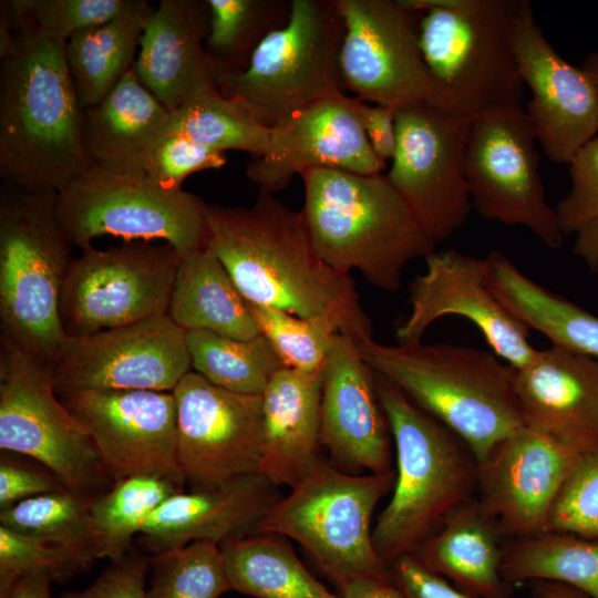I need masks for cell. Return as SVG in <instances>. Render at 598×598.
<instances>
[{
	"instance_id": "1",
	"label": "cell",
	"mask_w": 598,
	"mask_h": 598,
	"mask_svg": "<svg viewBox=\"0 0 598 598\" xmlns=\"http://www.w3.org/2000/svg\"><path fill=\"white\" fill-rule=\"evenodd\" d=\"M205 217L207 247L247 302L329 321L355 343L372 339L351 276L319 256L301 210L259 189L249 207L206 203Z\"/></svg>"
},
{
	"instance_id": "2",
	"label": "cell",
	"mask_w": 598,
	"mask_h": 598,
	"mask_svg": "<svg viewBox=\"0 0 598 598\" xmlns=\"http://www.w3.org/2000/svg\"><path fill=\"white\" fill-rule=\"evenodd\" d=\"M64 49L65 41L28 24L1 60V183L58 193L90 164Z\"/></svg>"
},
{
	"instance_id": "3",
	"label": "cell",
	"mask_w": 598,
	"mask_h": 598,
	"mask_svg": "<svg viewBox=\"0 0 598 598\" xmlns=\"http://www.w3.org/2000/svg\"><path fill=\"white\" fill-rule=\"evenodd\" d=\"M300 176L307 229L333 269L357 270L373 287L395 292L405 266L436 250L386 175L310 168Z\"/></svg>"
},
{
	"instance_id": "4",
	"label": "cell",
	"mask_w": 598,
	"mask_h": 598,
	"mask_svg": "<svg viewBox=\"0 0 598 598\" xmlns=\"http://www.w3.org/2000/svg\"><path fill=\"white\" fill-rule=\"evenodd\" d=\"M374 381L396 450L393 493L372 530L378 554L390 565L474 497L478 462L456 433L394 384L377 373Z\"/></svg>"
},
{
	"instance_id": "5",
	"label": "cell",
	"mask_w": 598,
	"mask_h": 598,
	"mask_svg": "<svg viewBox=\"0 0 598 598\" xmlns=\"http://www.w3.org/2000/svg\"><path fill=\"white\" fill-rule=\"evenodd\" d=\"M370 369L456 433L477 461L524 425L514 368L493 351L451 343H357Z\"/></svg>"
},
{
	"instance_id": "6",
	"label": "cell",
	"mask_w": 598,
	"mask_h": 598,
	"mask_svg": "<svg viewBox=\"0 0 598 598\" xmlns=\"http://www.w3.org/2000/svg\"><path fill=\"white\" fill-rule=\"evenodd\" d=\"M56 192L0 188L1 334L49 365L66 337L61 297L73 259Z\"/></svg>"
},
{
	"instance_id": "7",
	"label": "cell",
	"mask_w": 598,
	"mask_h": 598,
	"mask_svg": "<svg viewBox=\"0 0 598 598\" xmlns=\"http://www.w3.org/2000/svg\"><path fill=\"white\" fill-rule=\"evenodd\" d=\"M395 471L344 472L319 458L258 522L254 534L296 540L338 587L357 578L392 580L371 529L375 506L393 489Z\"/></svg>"
},
{
	"instance_id": "8",
	"label": "cell",
	"mask_w": 598,
	"mask_h": 598,
	"mask_svg": "<svg viewBox=\"0 0 598 598\" xmlns=\"http://www.w3.org/2000/svg\"><path fill=\"white\" fill-rule=\"evenodd\" d=\"M522 0H453L420 13L419 44L456 110L475 117L524 96L513 35Z\"/></svg>"
},
{
	"instance_id": "9",
	"label": "cell",
	"mask_w": 598,
	"mask_h": 598,
	"mask_svg": "<svg viewBox=\"0 0 598 598\" xmlns=\"http://www.w3.org/2000/svg\"><path fill=\"white\" fill-rule=\"evenodd\" d=\"M344 23L336 0H292L288 22L269 33L247 69L216 89L270 128L303 106L342 92Z\"/></svg>"
},
{
	"instance_id": "10",
	"label": "cell",
	"mask_w": 598,
	"mask_h": 598,
	"mask_svg": "<svg viewBox=\"0 0 598 598\" xmlns=\"http://www.w3.org/2000/svg\"><path fill=\"white\" fill-rule=\"evenodd\" d=\"M206 203L186 190L165 192L144 173L90 163L56 193L58 220L81 250L99 237L162 240L181 254L207 247Z\"/></svg>"
},
{
	"instance_id": "11",
	"label": "cell",
	"mask_w": 598,
	"mask_h": 598,
	"mask_svg": "<svg viewBox=\"0 0 598 598\" xmlns=\"http://www.w3.org/2000/svg\"><path fill=\"white\" fill-rule=\"evenodd\" d=\"M0 448L37 461L91 502L114 483L90 435L56 395L48 365L2 336Z\"/></svg>"
},
{
	"instance_id": "12",
	"label": "cell",
	"mask_w": 598,
	"mask_h": 598,
	"mask_svg": "<svg viewBox=\"0 0 598 598\" xmlns=\"http://www.w3.org/2000/svg\"><path fill=\"white\" fill-rule=\"evenodd\" d=\"M182 254L172 245L124 241L73 257L61 297L66 337L124 327L168 312Z\"/></svg>"
},
{
	"instance_id": "13",
	"label": "cell",
	"mask_w": 598,
	"mask_h": 598,
	"mask_svg": "<svg viewBox=\"0 0 598 598\" xmlns=\"http://www.w3.org/2000/svg\"><path fill=\"white\" fill-rule=\"evenodd\" d=\"M534 125L520 104L473 117L464 155L472 204L485 219L527 228L548 248L563 245L546 200Z\"/></svg>"
},
{
	"instance_id": "14",
	"label": "cell",
	"mask_w": 598,
	"mask_h": 598,
	"mask_svg": "<svg viewBox=\"0 0 598 598\" xmlns=\"http://www.w3.org/2000/svg\"><path fill=\"white\" fill-rule=\"evenodd\" d=\"M336 1L344 23L342 90L395 111L419 104L457 111L423 60L415 13L399 0Z\"/></svg>"
},
{
	"instance_id": "15",
	"label": "cell",
	"mask_w": 598,
	"mask_h": 598,
	"mask_svg": "<svg viewBox=\"0 0 598 598\" xmlns=\"http://www.w3.org/2000/svg\"><path fill=\"white\" fill-rule=\"evenodd\" d=\"M472 121L431 104L395 112L396 148L385 175L435 244L462 228L473 207L464 171Z\"/></svg>"
},
{
	"instance_id": "16",
	"label": "cell",
	"mask_w": 598,
	"mask_h": 598,
	"mask_svg": "<svg viewBox=\"0 0 598 598\" xmlns=\"http://www.w3.org/2000/svg\"><path fill=\"white\" fill-rule=\"evenodd\" d=\"M48 369L60 398L87 390L173 392L192 363L186 331L165 315L65 337Z\"/></svg>"
},
{
	"instance_id": "17",
	"label": "cell",
	"mask_w": 598,
	"mask_h": 598,
	"mask_svg": "<svg viewBox=\"0 0 598 598\" xmlns=\"http://www.w3.org/2000/svg\"><path fill=\"white\" fill-rule=\"evenodd\" d=\"M177 462L189 491L218 487L258 473L262 398L218 388L188 372L173 390Z\"/></svg>"
},
{
	"instance_id": "18",
	"label": "cell",
	"mask_w": 598,
	"mask_h": 598,
	"mask_svg": "<svg viewBox=\"0 0 598 598\" xmlns=\"http://www.w3.org/2000/svg\"><path fill=\"white\" fill-rule=\"evenodd\" d=\"M60 400L90 435L113 481L156 475L186 485L177 462L173 392L87 390Z\"/></svg>"
},
{
	"instance_id": "19",
	"label": "cell",
	"mask_w": 598,
	"mask_h": 598,
	"mask_svg": "<svg viewBox=\"0 0 598 598\" xmlns=\"http://www.w3.org/2000/svg\"><path fill=\"white\" fill-rule=\"evenodd\" d=\"M426 268L409 285L410 312L395 330L399 344L422 342L426 330L447 316L462 317L483 334L492 351L514 369L536 354L529 329L493 293L486 281V258L456 249L434 251Z\"/></svg>"
},
{
	"instance_id": "20",
	"label": "cell",
	"mask_w": 598,
	"mask_h": 598,
	"mask_svg": "<svg viewBox=\"0 0 598 598\" xmlns=\"http://www.w3.org/2000/svg\"><path fill=\"white\" fill-rule=\"evenodd\" d=\"M513 44L520 78L532 92L526 104L537 142L555 164L568 165L598 132V91L585 68L566 61L537 24L529 1L522 0Z\"/></svg>"
},
{
	"instance_id": "21",
	"label": "cell",
	"mask_w": 598,
	"mask_h": 598,
	"mask_svg": "<svg viewBox=\"0 0 598 598\" xmlns=\"http://www.w3.org/2000/svg\"><path fill=\"white\" fill-rule=\"evenodd\" d=\"M580 453L523 425L477 461V499L512 539L545 533L550 507Z\"/></svg>"
},
{
	"instance_id": "22",
	"label": "cell",
	"mask_w": 598,
	"mask_h": 598,
	"mask_svg": "<svg viewBox=\"0 0 598 598\" xmlns=\"http://www.w3.org/2000/svg\"><path fill=\"white\" fill-rule=\"evenodd\" d=\"M310 168L380 174L385 164L373 153L357 112V99L343 92L312 102L270 127L266 155L245 173L259 189L277 193Z\"/></svg>"
},
{
	"instance_id": "23",
	"label": "cell",
	"mask_w": 598,
	"mask_h": 598,
	"mask_svg": "<svg viewBox=\"0 0 598 598\" xmlns=\"http://www.w3.org/2000/svg\"><path fill=\"white\" fill-rule=\"evenodd\" d=\"M320 444L336 466L359 474L392 471V434L374 372L357 343L336 334L322 368Z\"/></svg>"
},
{
	"instance_id": "24",
	"label": "cell",
	"mask_w": 598,
	"mask_h": 598,
	"mask_svg": "<svg viewBox=\"0 0 598 598\" xmlns=\"http://www.w3.org/2000/svg\"><path fill=\"white\" fill-rule=\"evenodd\" d=\"M524 425L578 451L598 444V361L553 346L514 369Z\"/></svg>"
},
{
	"instance_id": "25",
	"label": "cell",
	"mask_w": 598,
	"mask_h": 598,
	"mask_svg": "<svg viewBox=\"0 0 598 598\" xmlns=\"http://www.w3.org/2000/svg\"><path fill=\"white\" fill-rule=\"evenodd\" d=\"M208 24L207 0H161L145 20L132 70L169 112L216 87L205 50Z\"/></svg>"
},
{
	"instance_id": "26",
	"label": "cell",
	"mask_w": 598,
	"mask_h": 598,
	"mask_svg": "<svg viewBox=\"0 0 598 598\" xmlns=\"http://www.w3.org/2000/svg\"><path fill=\"white\" fill-rule=\"evenodd\" d=\"M276 485L259 473L215 488L179 492L166 499L136 536L152 554L197 540L221 544L254 534L280 499Z\"/></svg>"
},
{
	"instance_id": "27",
	"label": "cell",
	"mask_w": 598,
	"mask_h": 598,
	"mask_svg": "<svg viewBox=\"0 0 598 598\" xmlns=\"http://www.w3.org/2000/svg\"><path fill=\"white\" fill-rule=\"evenodd\" d=\"M322 369H280L262 398V455L258 473L274 485L295 486L320 458Z\"/></svg>"
},
{
	"instance_id": "28",
	"label": "cell",
	"mask_w": 598,
	"mask_h": 598,
	"mask_svg": "<svg viewBox=\"0 0 598 598\" xmlns=\"http://www.w3.org/2000/svg\"><path fill=\"white\" fill-rule=\"evenodd\" d=\"M171 115L128 71L102 100L83 109L82 142L90 163L144 173L167 133Z\"/></svg>"
},
{
	"instance_id": "29",
	"label": "cell",
	"mask_w": 598,
	"mask_h": 598,
	"mask_svg": "<svg viewBox=\"0 0 598 598\" xmlns=\"http://www.w3.org/2000/svg\"><path fill=\"white\" fill-rule=\"evenodd\" d=\"M504 537L498 523L472 497L410 555L476 598H512L501 570Z\"/></svg>"
},
{
	"instance_id": "30",
	"label": "cell",
	"mask_w": 598,
	"mask_h": 598,
	"mask_svg": "<svg viewBox=\"0 0 598 598\" xmlns=\"http://www.w3.org/2000/svg\"><path fill=\"white\" fill-rule=\"evenodd\" d=\"M167 316L185 331L244 340L260 334L247 300L208 247L182 254Z\"/></svg>"
},
{
	"instance_id": "31",
	"label": "cell",
	"mask_w": 598,
	"mask_h": 598,
	"mask_svg": "<svg viewBox=\"0 0 598 598\" xmlns=\"http://www.w3.org/2000/svg\"><path fill=\"white\" fill-rule=\"evenodd\" d=\"M486 260L488 287L517 319L553 346L598 361V316L538 285L501 251Z\"/></svg>"
},
{
	"instance_id": "32",
	"label": "cell",
	"mask_w": 598,
	"mask_h": 598,
	"mask_svg": "<svg viewBox=\"0 0 598 598\" xmlns=\"http://www.w3.org/2000/svg\"><path fill=\"white\" fill-rule=\"evenodd\" d=\"M154 8L138 0L114 19L65 41L66 65L83 109L96 104L132 70L145 20Z\"/></svg>"
},
{
	"instance_id": "33",
	"label": "cell",
	"mask_w": 598,
	"mask_h": 598,
	"mask_svg": "<svg viewBox=\"0 0 598 598\" xmlns=\"http://www.w3.org/2000/svg\"><path fill=\"white\" fill-rule=\"evenodd\" d=\"M220 549L233 590L256 598H340L308 571L286 537L249 535Z\"/></svg>"
},
{
	"instance_id": "34",
	"label": "cell",
	"mask_w": 598,
	"mask_h": 598,
	"mask_svg": "<svg viewBox=\"0 0 598 598\" xmlns=\"http://www.w3.org/2000/svg\"><path fill=\"white\" fill-rule=\"evenodd\" d=\"M502 575L511 585L553 581L598 598V540L561 532L505 543Z\"/></svg>"
},
{
	"instance_id": "35",
	"label": "cell",
	"mask_w": 598,
	"mask_h": 598,
	"mask_svg": "<svg viewBox=\"0 0 598 598\" xmlns=\"http://www.w3.org/2000/svg\"><path fill=\"white\" fill-rule=\"evenodd\" d=\"M207 4L205 50L218 79L247 69L261 41L288 22L292 0H207Z\"/></svg>"
},
{
	"instance_id": "36",
	"label": "cell",
	"mask_w": 598,
	"mask_h": 598,
	"mask_svg": "<svg viewBox=\"0 0 598 598\" xmlns=\"http://www.w3.org/2000/svg\"><path fill=\"white\" fill-rule=\"evenodd\" d=\"M192 371L224 390L261 395L285 364L261 334L236 339L212 331H186Z\"/></svg>"
},
{
	"instance_id": "37",
	"label": "cell",
	"mask_w": 598,
	"mask_h": 598,
	"mask_svg": "<svg viewBox=\"0 0 598 598\" xmlns=\"http://www.w3.org/2000/svg\"><path fill=\"white\" fill-rule=\"evenodd\" d=\"M168 134L185 136L223 153L247 152L254 158L266 155L270 143V128L216 87L200 92L172 112Z\"/></svg>"
},
{
	"instance_id": "38",
	"label": "cell",
	"mask_w": 598,
	"mask_h": 598,
	"mask_svg": "<svg viewBox=\"0 0 598 598\" xmlns=\"http://www.w3.org/2000/svg\"><path fill=\"white\" fill-rule=\"evenodd\" d=\"M90 503L69 491L42 494L1 509L0 526L62 546L92 565L104 554Z\"/></svg>"
},
{
	"instance_id": "39",
	"label": "cell",
	"mask_w": 598,
	"mask_h": 598,
	"mask_svg": "<svg viewBox=\"0 0 598 598\" xmlns=\"http://www.w3.org/2000/svg\"><path fill=\"white\" fill-rule=\"evenodd\" d=\"M184 485L156 475H133L114 481L111 488L90 503L91 517L104 558L130 550L145 522Z\"/></svg>"
},
{
	"instance_id": "40",
	"label": "cell",
	"mask_w": 598,
	"mask_h": 598,
	"mask_svg": "<svg viewBox=\"0 0 598 598\" xmlns=\"http://www.w3.org/2000/svg\"><path fill=\"white\" fill-rule=\"evenodd\" d=\"M146 598H219L233 590L220 545L197 540L151 557Z\"/></svg>"
},
{
	"instance_id": "41",
	"label": "cell",
	"mask_w": 598,
	"mask_h": 598,
	"mask_svg": "<svg viewBox=\"0 0 598 598\" xmlns=\"http://www.w3.org/2000/svg\"><path fill=\"white\" fill-rule=\"evenodd\" d=\"M259 330L285 367L315 372L323 368L338 329L322 319L302 318L283 310L249 303Z\"/></svg>"
},
{
	"instance_id": "42",
	"label": "cell",
	"mask_w": 598,
	"mask_h": 598,
	"mask_svg": "<svg viewBox=\"0 0 598 598\" xmlns=\"http://www.w3.org/2000/svg\"><path fill=\"white\" fill-rule=\"evenodd\" d=\"M90 566L62 546L0 526V598H9L16 582L30 573L45 571L63 581Z\"/></svg>"
},
{
	"instance_id": "43",
	"label": "cell",
	"mask_w": 598,
	"mask_h": 598,
	"mask_svg": "<svg viewBox=\"0 0 598 598\" xmlns=\"http://www.w3.org/2000/svg\"><path fill=\"white\" fill-rule=\"evenodd\" d=\"M546 532L598 539V444L573 465L550 507Z\"/></svg>"
},
{
	"instance_id": "44",
	"label": "cell",
	"mask_w": 598,
	"mask_h": 598,
	"mask_svg": "<svg viewBox=\"0 0 598 598\" xmlns=\"http://www.w3.org/2000/svg\"><path fill=\"white\" fill-rule=\"evenodd\" d=\"M138 0H12L24 20L41 33L66 41L132 9Z\"/></svg>"
},
{
	"instance_id": "45",
	"label": "cell",
	"mask_w": 598,
	"mask_h": 598,
	"mask_svg": "<svg viewBox=\"0 0 598 598\" xmlns=\"http://www.w3.org/2000/svg\"><path fill=\"white\" fill-rule=\"evenodd\" d=\"M225 153L200 145L185 136L166 135L150 156L144 175L156 187L177 193L184 181L204 169L225 166Z\"/></svg>"
},
{
	"instance_id": "46",
	"label": "cell",
	"mask_w": 598,
	"mask_h": 598,
	"mask_svg": "<svg viewBox=\"0 0 598 598\" xmlns=\"http://www.w3.org/2000/svg\"><path fill=\"white\" fill-rule=\"evenodd\" d=\"M568 165L571 187L555 208L564 236L598 217V136L584 144Z\"/></svg>"
},
{
	"instance_id": "47",
	"label": "cell",
	"mask_w": 598,
	"mask_h": 598,
	"mask_svg": "<svg viewBox=\"0 0 598 598\" xmlns=\"http://www.w3.org/2000/svg\"><path fill=\"white\" fill-rule=\"evenodd\" d=\"M151 558L141 551L127 550L81 591H68L60 598H146L145 580Z\"/></svg>"
},
{
	"instance_id": "48",
	"label": "cell",
	"mask_w": 598,
	"mask_h": 598,
	"mask_svg": "<svg viewBox=\"0 0 598 598\" xmlns=\"http://www.w3.org/2000/svg\"><path fill=\"white\" fill-rule=\"evenodd\" d=\"M68 491L61 481L47 468L14 461L7 454L0 458V508H8L21 501L47 493Z\"/></svg>"
},
{
	"instance_id": "49",
	"label": "cell",
	"mask_w": 598,
	"mask_h": 598,
	"mask_svg": "<svg viewBox=\"0 0 598 598\" xmlns=\"http://www.w3.org/2000/svg\"><path fill=\"white\" fill-rule=\"evenodd\" d=\"M390 569L392 581L405 598H476L429 570L410 554L393 560Z\"/></svg>"
},
{
	"instance_id": "50",
	"label": "cell",
	"mask_w": 598,
	"mask_h": 598,
	"mask_svg": "<svg viewBox=\"0 0 598 598\" xmlns=\"http://www.w3.org/2000/svg\"><path fill=\"white\" fill-rule=\"evenodd\" d=\"M357 112L375 156L384 164L392 161L398 141L396 111L384 105H370L357 99Z\"/></svg>"
},
{
	"instance_id": "51",
	"label": "cell",
	"mask_w": 598,
	"mask_h": 598,
	"mask_svg": "<svg viewBox=\"0 0 598 598\" xmlns=\"http://www.w3.org/2000/svg\"><path fill=\"white\" fill-rule=\"evenodd\" d=\"M340 598H405L392 580L357 578L339 586Z\"/></svg>"
},
{
	"instance_id": "52",
	"label": "cell",
	"mask_w": 598,
	"mask_h": 598,
	"mask_svg": "<svg viewBox=\"0 0 598 598\" xmlns=\"http://www.w3.org/2000/svg\"><path fill=\"white\" fill-rule=\"evenodd\" d=\"M573 252L591 272H598V217L582 226L576 234Z\"/></svg>"
},
{
	"instance_id": "53",
	"label": "cell",
	"mask_w": 598,
	"mask_h": 598,
	"mask_svg": "<svg viewBox=\"0 0 598 598\" xmlns=\"http://www.w3.org/2000/svg\"><path fill=\"white\" fill-rule=\"evenodd\" d=\"M52 581L45 571L30 573L16 582L9 598H52Z\"/></svg>"
},
{
	"instance_id": "54",
	"label": "cell",
	"mask_w": 598,
	"mask_h": 598,
	"mask_svg": "<svg viewBox=\"0 0 598 598\" xmlns=\"http://www.w3.org/2000/svg\"><path fill=\"white\" fill-rule=\"evenodd\" d=\"M530 598H591L587 594L565 584L532 581Z\"/></svg>"
},
{
	"instance_id": "55",
	"label": "cell",
	"mask_w": 598,
	"mask_h": 598,
	"mask_svg": "<svg viewBox=\"0 0 598 598\" xmlns=\"http://www.w3.org/2000/svg\"><path fill=\"white\" fill-rule=\"evenodd\" d=\"M582 68H585L587 71L591 73L596 81L597 91H598V52H592L589 54L584 62ZM598 127V122H597Z\"/></svg>"
}]
</instances>
